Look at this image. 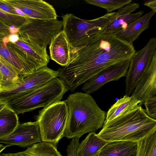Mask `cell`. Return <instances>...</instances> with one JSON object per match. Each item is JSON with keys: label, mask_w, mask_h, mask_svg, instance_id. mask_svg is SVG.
Listing matches in <instances>:
<instances>
[{"label": "cell", "mask_w": 156, "mask_h": 156, "mask_svg": "<svg viewBox=\"0 0 156 156\" xmlns=\"http://www.w3.org/2000/svg\"><path fill=\"white\" fill-rule=\"evenodd\" d=\"M70 48L69 64L58 71V78L72 92L105 68L130 61L136 51L133 44L113 34L93 35Z\"/></svg>", "instance_id": "1"}, {"label": "cell", "mask_w": 156, "mask_h": 156, "mask_svg": "<svg viewBox=\"0 0 156 156\" xmlns=\"http://www.w3.org/2000/svg\"><path fill=\"white\" fill-rule=\"evenodd\" d=\"M64 101L68 107L69 116L63 137L79 139L86 133L95 132L102 127L106 112L90 94L76 92Z\"/></svg>", "instance_id": "2"}, {"label": "cell", "mask_w": 156, "mask_h": 156, "mask_svg": "<svg viewBox=\"0 0 156 156\" xmlns=\"http://www.w3.org/2000/svg\"><path fill=\"white\" fill-rule=\"evenodd\" d=\"M156 129V120L150 117L139 105L104 123L97 134L107 142L129 141L137 142Z\"/></svg>", "instance_id": "3"}, {"label": "cell", "mask_w": 156, "mask_h": 156, "mask_svg": "<svg viewBox=\"0 0 156 156\" xmlns=\"http://www.w3.org/2000/svg\"><path fill=\"white\" fill-rule=\"evenodd\" d=\"M69 90L64 82L57 77L25 95L1 103L5 104L18 115L39 108H44L60 101Z\"/></svg>", "instance_id": "4"}, {"label": "cell", "mask_w": 156, "mask_h": 156, "mask_svg": "<svg viewBox=\"0 0 156 156\" xmlns=\"http://www.w3.org/2000/svg\"><path fill=\"white\" fill-rule=\"evenodd\" d=\"M69 116L64 101L53 103L41 110L37 116L42 141L57 145L63 137Z\"/></svg>", "instance_id": "5"}, {"label": "cell", "mask_w": 156, "mask_h": 156, "mask_svg": "<svg viewBox=\"0 0 156 156\" xmlns=\"http://www.w3.org/2000/svg\"><path fill=\"white\" fill-rule=\"evenodd\" d=\"M117 13H107L90 20L82 19L71 13L63 15L62 30L70 46L93 35L102 34Z\"/></svg>", "instance_id": "6"}, {"label": "cell", "mask_w": 156, "mask_h": 156, "mask_svg": "<svg viewBox=\"0 0 156 156\" xmlns=\"http://www.w3.org/2000/svg\"><path fill=\"white\" fill-rule=\"evenodd\" d=\"M62 21L46 20L28 17L17 33L19 37L46 48L62 30Z\"/></svg>", "instance_id": "7"}, {"label": "cell", "mask_w": 156, "mask_h": 156, "mask_svg": "<svg viewBox=\"0 0 156 156\" xmlns=\"http://www.w3.org/2000/svg\"><path fill=\"white\" fill-rule=\"evenodd\" d=\"M156 49V37H153L132 56L126 76L125 95L129 96L132 93L148 68Z\"/></svg>", "instance_id": "8"}, {"label": "cell", "mask_w": 156, "mask_h": 156, "mask_svg": "<svg viewBox=\"0 0 156 156\" xmlns=\"http://www.w3.org/2000/svg\"><path fill=\"white\" fill-rule=\"evenodd\" d=\"M58 76V70H54L47 66L37 70L25 76L15 88L0 92V103H5L25 95Z\"/></svg>", "instance_id": "9"}, {"label": "cell", "mask_w": 156, "mask_h": 156, "mask_svg": "<svg viewBox=\"0 0 156 156\" xmlns=\"http://www.w3.org/2000/svg\"><path fill=\"white\" fill-rule=\"evenodd\" d=\"M17 9L27 17L34 19L51 20L58 16L53 6L42 0H2Z\"/></svg>", "instance_id": "10"}, {"label": "cell", "mask_w": 156, "mask_h": 156, "mask_svg": "<svg viewBox=\"0 0 156 156\" xmlns=\"http://www.w3.org/2000/svg\"><path fill=\"white\" fill-rule=\"evenodd\" d=\"M129 64L130 61L127 60L105 68L86 81L83 84L82 90L85 93L90 94L107 83L126 76Z\"/></svg>", "instance_id": "11"}, {"label": "cell", "mask_w": 156, "mask_h": 156, "mask_svg": "<svg viewBox=\"0 0 156 156\" xmlns=\"http://www.w3.org/2000/svg\"><path fill=\"white\" fill-rule=\"evenodd\" d=\"M39 124L37 121L20 124L10 135L0 138V143L6 147L17 145L24 147L41 142Z\"/></svg>", "instance_id": "12"}, {"label": "cell", "mask_w": 156, "mask_h": 156, "mask_svg": "<svg viewBox=\"0 0 156 156\" xmlns=\"http://www.w3.org/2000/svg\"><path fill=\"white\" fill-rule=\"evenodd\" d=\"M12 49L37 70L47 66L50 60L46 48L20 37L13 43Z\"/></svg>", "instance_id": "13"}, {"label": "cell", "mask_w": 156, "mask_h": 156, "mask_svg": "<svg viewBox=\"0 0 156 156\" xmlns=\"http://www.w3.org/2000/svg\"><path fill=\"white\" fill-rule=\"evenodd\" d=\"M131 95L140 101L139 105L141 106L147 99L156 96V49L148 68Z\"/></svg>", "instance_id": "14"}, {"label": "cell", "mask_w": 156, "mask_h": 156, "mask_svg": "<svg viewBox=\"0 0 156 156\" xmlns=\"http://www.w3.org/2000/svg\"><path fill=\"white\" fill-rule=\"evenodd\" d=\"M139 7V3L131 2L119 9L116 16L102 34H113L126 29L130 23L142 16L143 10L132 13Z\"/></svg>", "instance_id": "15"}, {"label": "cell", "mask_w": 156, "mask_h": 156, "mask_svg": "<svg viewBox=\"0 0 156 156\" xmlns=\"http://www.w3.org/2000/svg\"><path fill=\"white\" fill-rule=\"evenodd\" d=\"M155 13L152 10L132 23L125 29L113 34L121 40L133 44L142 33L149 27L150 20Z\"/></svg>", "instance_id": "16"}, {"label": "cell", "mask_w": 156, "mask_h": 156, "mask_svg": "<svg viewBox=\"0 0 156 156\" xmlns=\"http://www.w3.org/2000/svg\"><path fill=\"white\" fill-rule=\"evenodd\" d=\"M70 48L69 43L62 30L49 45L51 59L62 66H66L70 61Z\"/></svg>", "instance_id": "17"}, {"label": "cell", "mask_w": 156, "mask_h": 156, "mask_svg": "<svg viewBox=\"0 0 156 156\" xmlns=\"http://www.w3.org/2000/svg\"><path fill=\"white\" fill-rule=\"evenodd\" d=\"M24 77L0 56V92L15 88L21 83Z\"/></svg>", "instance_id": "18"}, {"label": "cell", "mask_w": 156, "mask_h": 156, "mask_svg": "<svg viewBox=\"0 0 156 156\" xmlns=\"http://www.w3.org/2000/svg\"><path fill=\"white\" fill-rule=\"evenodd\" d=\"M137 142L129 141L108 142L98 156H136Z\"/></svg>", "instance_id": "19"}, {"label": "cell", "mask_w": 156, "mask_h": 156, "mask_svg": "<svg viewBox=\"0 0 156 156\" xmlns=\"http://www.w3.org/2000/svg\"><path fill=\"white\" fill-rule=\"evenodd\" d=\"M0 56L25 77L36 71L17 54L0 41Z\"/></svg>", "instance_id": "20"}, {"label": "cell", "mask_w": 156, "mask_h": 156, "mask_svg": "<svg viewBox=\"0 0 156 156\" xmlns=\"http://www.w3.org/2000/svg\"><path fill=\"white\" fill-rule=\"evenodd\" d=\"M0 156H63L57 149L56 145L42 141L27 147L25 150L14 153H2Z\"/></svg>", "instance_id": "21"}, {"label": "cell", "mask_w": 156, "mask_h": 156, "mask_svg": "<svg viewBox=\"0 0 156 156\" xmlns=\"http://www.w3.org/2000/svg\"><path fill=\"white\" fill-rule=\"evenodd\" d=\"M108 142L100 137L94 132H91L79 143L77 149L78 156H98Z\"/></svg>", "instance_id": "22"}, {"label": "cell", "mask_w": 156, "mask_h": 156, "mask_svg": "<svg viewBox=\"0 0 156 156\" xmlns=\"http://www.w3.org/2000/svg\"><path fill=\"white\" fill-rule=\"evenodd\" d=\"M20 124L15 112L5 104L0 103V138L12 133Z\"/></svg>", "instance_id": "23"}, {"label": "cell", "mask_w": 156, "mask_h": 156, "mask_svg": "<svg viewBox=\"0 0 156 156\" xmlns=\"http://www.w3.org/2000/svg\"><path fill=\"white\" fill-rule=\"evenodd\" d=\"M140 103L134 96L125 95L110 107L106 113L104 123L112 120L125 111L135 107Z\"/></svg>", "instance_id": "24"}, {"label": "cell", "mask_w": 156, "mask_h": 156, "mask_svg": "<svg viewBox=\"0 0 156 156\" xmlns=\"http://www.w3.org/2000/svg\"><path fill=\"white\" fill-rule=\"evenodd\" d=\"M137 144L136 156H156V129Z\"/></svg>", "instance_id": "25"}, {"label": "cell", "mask_w": 156, "mask_h": 156, "mask_svg": "<svg viewBox=\"0 0 156 156\" xmlns=\"http://www.w3.org/2000/svg\"><path fill=\"white\" fill-rule=\"evenodd\" d=\"M88 4L101 7L111 13L116 9H119L131 3V0H84Z\"/></svg>", "instance_id": "26"}, {"label": "cell", "mask_w": 156, "mask_h": 156, "mask_svg": "<svg viewBox=\"0 0 156 156\" xmlns=\"http://www.w3.org/2000/svg\"><path fill=\"white\" fill-rule=\"evenodd\" d=\"M28 17L21 15L9 13L0 9V21L9 27L20 28L26 21Z\"/></svg>", "instance_id": "27"}, {"label": "cell", "mask_w": 156, "mask_h": 156, "mask_svg": "<svg viewBox=\"0 0 156 156\" xmlns=\"http://www.w3.org/2000/svg\"><path fill=\"white\" fill-rule=\"evenodd\" d=\"M145 112L151 118L156 120V96L147 99L144 102Z\"/></svg>", "instance_id": "28"}, {"label": "cell", "mask_w": 156, "mask_h": 156, "mask_svg": "<svg viewBox=\"0 0 156 156\" xmlns=\"http://www.w3.org/2000/svg\"><path fill=\"white\" fill-rule=\"evenodd\" d=\"M79 143V139H72L67 147V156H78L77 149Z\"/></svg>", "instance_id": "29"}, {"label": "cell", "mask_w": 156, "mask_h": 156, "mask_svg": "<svg viewBox=\"0 0 156 156\" xmlns=\"http://www.w3.org/2000/svg\"><path fill=\"white\" fill-rule=\"evenodd\" d=\"M0 9L9 14L23 16L17 9L5 3L2 0H0Z\"/></svg>", "instance_id": "30"}, {"label": "cell", "mask_w": 156, "mask_h": 156, "mask_svg": "<svg viewBox=\"0 0 156 156\" xmlns=\"http://www.w3.org/2000/svg\"><path fill=\"white\" fill-rule=\"evenodd\" d=\"M11 34L10 27L0 21V38Z\"/></svg>", "instance_id": "31"}, {"label": "cell", "mask_w": 156, "mask_h": 156, "mask_svg": "<svg viewBox=\"0 0 156 156\" xmlns=\"http://www.w3.org/2000/svg\"><path fill=\"white\" fill-rule=\"evenodd\" d=\"M144 5L148 7L152 11L156 12V0H149L145 1Z\"/></svg>", "instance_id": "32"}, {"label": "cell", "mask_w": 156, "mask_h": 156, "mask_svg": "<svg viewBox=\"0 0 156 156\" xmlns=\"http://www.w3.org/2000/svg\"><path fill=\"white\" fill-rule=\"evenodd\" d=\"M9 42L12 43H15L19 39V37L17 34H11L8 36Z\"/></svg>", "instance_id": "33"}, {"label": "cell", "mask_w": 156, "mask_h": 156, "mask_svg": "<svg viewBox=\"0 0 156 156\" xmlns=\"http://www.w3.org/2000/svg\"><path fill=\"white\" fill-rule=\"evenodd\" d=\"M10 30L11 34H17L19 31V29L14 27H10Z\"/></svg>", "instance_id": "34"}, {"label": "cell", "mask_w": 156, "mask_h": 156, "mask_svg": "<svg viewBox=\"0 0 156 156\" xmlns=\"http://www.w3.org/2000/svg\"><path fill=\"white\" fill-rule=\"evenodd\" d=\"M6 148L5 145H3L2 144H1L0 145V153L1 152L4 150L5 148Z\"/></svg>", "instance_id": "35"}]
</instances>
